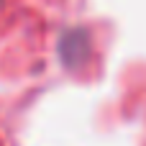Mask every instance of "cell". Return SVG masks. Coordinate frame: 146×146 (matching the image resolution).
<instances>
[{
    "label": "cell",
    "mask_w": 146,
    "mask_h": 146,
    "mask_svg": "<svg viewBox=\"0 0 146 146\" xmlns=\"http://www.w3.org/2000/svg\"><path fill=\"white\" fill-rule=\"evenodd\" d=\"M90 46V41H87V36L82 33V31H69L64 38H62V44H59V54H62V59H64V64L67 67H77L82 59H85V49Z\"/></svg>",
    "instance_id": "6da1fadb"
}]
</instances>
